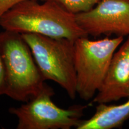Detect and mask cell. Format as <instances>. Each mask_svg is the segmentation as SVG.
Here are the masks:
<instances>
[{
  "mask_svg": "<svg viewBox=\"0 0 129 129\" xmlns=\"http://www.w3.org/2000/svg\"><path fill=\"white\" fill-rule=\"evenodd\" d=\"M25 0L17 3L0 18L5 30L20 34L32 33L75 41L88 37L71 13L52 0Z\"/></svg>",
  "mask_w": 129,
  "mask_h": 129,
  "instance_id": "cell-1",
  "label": "cell"
},
{
  "mask_svg": "<svg viewBox=\"0 0 129 129\" xmlns=\"http://www.w3.org/2000/svg\"><path fill=\"white\" fill-rule=\"evenodd\" d=\"M0 49L6 68V95L24 103L42 92L47 85L21 34L5 30L0 32Z\"/></svg>",
  "mask_w": 129,
  "mask_h": 129,
  "instance_id": "cell-2",
  "label": "cell"
},
{
  "mask_svg": "<svg viewBox=\"0 0 129 129\" xmlns=\"http://www.w3.org/2000/svg\"><path fill=\"white\" fill-rule=\"evenodd\" d=\"M45 80L55 82L74 99L77 93L74 41L37 34H22Z\"/></svg>",
  "mask_w": 129,
  "mask_h": 129,
  "instance_id": "cell-3",
  "label": "cell"
},
{
  "mask_svg": "<svg viewBox=\"0 0 129 129\" xmlns=\"http://www.w3.org/2000/svg\"><path fill=\"white\" fill-rule=\"evenodd\" d=\"M123 37L90 40L88 37L74 42L77 93L81 99H92L101 88L116 49Z\"/></svg>",
  "mask_w": 129,
  "mask_h": 129,
  "instance_id": "cell-4",
  "label": "cell"
},
{
  "mask_svg": "<svg viewBox=\"0 0 129 129\" xmlns=\"http://www.w3.org/2000/svg\"><path fill=\"white\" fill-rule=\"evenodd\" d=\"M53 88L47 85L42 92L9 112L17 118V129H70L81 121L87 106L75 105L67 109L59 107L51 98Z\"/></svg>",
  "mask_w": 129,
  "mask_h": 129,
  "instance_id": "cell-5",
  "label": "cell"
},
{
  "mask_svg": "<svg viewBox=\"0 0 129 129\" xmlns=\"http://www.w3.org/2000/svg\"><path fill=\"white\" fill-rule=\"evenodd\" d=\"M75 18L88 35L129 36V0H100L88 12L75 14Z\"/></svg>",
  "mask_w": 129,
  "mask_h": 129,
  "instance_id": "cell-6",
  "label": "cell"
},
{
  "mask_svg": "<svg viewBox=\"0 0 129 129\" xmlns=\"http://www.w3.org/2000/svg\"><path fill=\"white\" fill-rule=\"evenodd\" d=\"M129 97V36L114 53L101 88L93 102L107 104Z\"/></svg>",
  "mask_w": 129,
  "mask_h": 129,
  "instance_id": "cell-7",
  "label": "cell"
},
{
  "mask_svg": "<svg viewBox=\"0 0 129 129\" xmlns=\"http://www.w3.org/2000/svg\"><path fill=\"white\" fill-rule=\"evenodd\" d=\"M118 105L99 104L96 112L88 120H81L77 129H112L121 127L129 120V97Z\"/></svg>",
  "mask_w": 129,
  "mask_h": 129,
  "instance_id": "cell-8",
  "label": "cell"
},
{
  "mask_svg": "<svg viewBox=\"0 0 129 129\" xmlns=\"http://www.w3.org/2000/svg\"><path fill=\"white\" fill-rule=\"evenodd\" d=\"M68 12L77 14L90 11L100 0H52Z\"/></svg>",
  "mask_w": 129,
  "mask_h": 129,
  "instance_id": "cell-9",
  "label": "cell"
},
{
  "mask_svg": "<svg viewBox=\"0 0 129 129\" xmlns=\"http://www.w3.org/2000/svg\"><path fill=\"white\" fill-rule=\"evenodd\" d=\"M7 88V82H6V74L4 62L0 49V96L6 94Z\"/></svg>",
  "mask_w": 129,
  "mask_h": 129,
  "instance_id": "cell-10",
  "label": "cell"
},
{
  "mask_svg": "<svg viewBox=\"0 0 129 129\" xmlns=\"http://www.w3.org/2000/svg\"><path fill=\"white\" fill-rule=\"evenodd\" d=\"M25 0H0V18L5 13L12 8L17 3ZM38 1H45V0H38Z\"/></svg>",
  "mask_w": 129,
  "mask_h": 129,
  "instance_id": "cell-11",
  "label": "cell"
}]
</instances>
